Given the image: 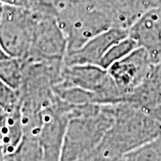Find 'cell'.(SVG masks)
Instances as JSON below:
<instances>
[{
    "mask_svg": "<svg viewBox=\"0 0 161 161\" xmlns=\"http://www.w3.org/2000/svg\"><path fill=\"white\" fill-rule=\"evenodd\" d=\"M115 119V105H80L68 121L60 161L90 158Z\"/></svg>",
    "mask_w": 161,
    "mask_h": 161,
    "instance_id": "2",
    "label": "cell"
},
{
    "mask_svg": "<svg viewBox=\"0 0 161 161\" xmlns=\"http://www.w3.org/2000/svg\"><path fill=\"white\" fill-rule=\"evenodd\" d=\"M160 134V125L143 111L127 102L116 104L113 125L90 159L112 161L124 158Z\"/></svg>",
    "mask_w": 161,
    "mask_h": 161,
    "instance_id": "1",
    "label": "cell"
},
{
    "mask_svg": "<svg viewBox=\"0 0 161 161\" xmlns=\"http://www.w3.org/2000/svg\"><path fill=\"white\" fill-rule=\"evenodd\" d=\"M6 111H4V110L0 108V121L4 118V116H5V115H6Z\"/></svg>",
    "mask_w": 161,
    "mask_h": 161,
    "instance_id": "23",
    "label": "cell"
},
{
    "mask_svg": "<svg viewBox=\"0 0 161 161\" xmlns=\"http://www.w3.org/2000/svg\"><path fill=\"white\" fill-rule=\"evenodd\" d=\"M31 12L34 28L31 46L25 60H64L67 51V42L58 23L57 14L48 10Z\"/></svg>",
    "mask_w": 161,
    "mask_h": 161,
    "instance_id": "5",
    "label": "cell"
},
{
    "mask_svg": "<svg viewBox=\"0 0 161 161\" xmlns=\"http://www.w3.org/2000/svg\"><path fill=\"white\" fill-rule=\"evenodd\" d=\"M129 30L119 27H112L99 33L84 45L73 51L66 52L64 64L66 65L74 64H95L99 65L106 53L115 42L126 38Z\"/></svg>",
    "mask_w": 161,
    "mask_h": 161,
    "instance_id": "11",
    "label": "cell"
},
{
    "mask_svg": "<svg viewBox=\"0 0 161 161\" xmlns=\"http://www.w3.org/2000/svg\"><path fill=\"white\" fill-rule=\"evenodd\" d=\"M124 102L135 106L161 125V63L154 64L143 80Z\"/></svg>",
    "mask_w": 161,
    "mask_h": 161,
    "instance_id": "10",
    "label": "cell"
},
{
    "mask_svg": "<svg viewBox=\"0 0 161 161\" xmlns=\"http://www.w3.org/2000/svg\"><path fill=\"white\" fill-rule=\"evenodd\" d=\"M129 36L154 64L161 63V6L148 9L129 29Z\"/></svg>",
    "mask_w": 161,
    "mask_h": 161,
    "instance_id": "9",
    "label": "cell"
},
{
    "mask_svg": "<svg viewBox=\"0 0 161 161\" xmlns=\"http://www.w3.org/2000/svg\"><path fill=\"white\" fill-rule=\"evenodd\" d=\"M0 133L6 156L13 152L23 136V125L20 105L11 112H6L0 121Z\"/></svg>",
    "mask_w": 161,
    "mask_h": 161,
    "instance_id": "13",
    "label": "cell"
},
{
    "mask_svg": "<svg viewBox=\"0 0 161 161\" xmlns=\"http://www.w3.org/2000/svg\"><path fill=\"white\" fill-rule=\"evenodd\" d=\"M57 96V95H56ZM40 141L44 160L60 161L65 130L69 121L67 104L57 99L40 112Z\"/></svg>",
    "mask_w": 161,
    "mask_h": 161,
    "instance_id": "7",
    "label": "cell"
},
{
    "mask_svg": "<svg viewBox=\"0 0 161 161\" xmlns=\"http://www.w3.org/2000/svg\"><path fill=\"white\" fill-rule=\"evenodd\" d=\"M44 155L40 143V135L24 133L20 143L6 161H43Z\"/></svg>",
    "mask_w": 161,
    "mask_h": 161,
    "instance_id": "14",
    "label": "cell"
},
{
    "mask_svg": "<svg viewBox=\"0 0 161 161\" xmlns=\"http://www.w3.org/2000/svg\"><path fill=\"white\" fill-rule=\"evenodd\" d=\"M108 15L114 27L129 30L148 10L143 0H95Z\"/></svg>",
    "mask_w": 161,
    "mask_h": 161,
    "instance_id": "12",
    "label": "cell"
},
{
    "mask_svg": "<svg viewBox=\"0 0 161 161\" xmlns=\"http://www.w3.org/2000/svg\"><path fill=\"white\" fill-rule=\"evenodd\" d=\"M78 161H92V159H90V158H85V159H81V160H78Z\"/></svg>",
    "mask_w": 161,
    "mask_h": 161,
    "instance_id": "25",
    "label": "cell"
},
{
    "mask_svg": "<svg viewBox=\"0 0 161 161\" xmlns=\"http://www.w3.org/2000/svg\"><path fill=\"white\" fill-rule=\"evenodd\" d=\"M143 1L145 5L148 7V9L161 6V0H143Z\"/></svg>",
    "mask_w": 161,
    "mask_h": 161,
    "instance_id": "19",
    "label": "cell"
},
{
    "mask_svg": "<svg viewBox=\"0 0 161 161\" xmlns=\"http://www.w3.org/2000/svg\"><path fill=\"white\" fill-rule=\"evenodd\" d=\"M25 60L22 58H6L0 59V79L15 91H19L23 81Z\"/></svg>",
    "mask_w": 161,
    "mask_h": 161,
    "instance_id": "15",
    "label": "cell"
},
{
    "mask_svg": "<svg viewBox=\"0 0 161 161\" xmlns=\"http://www.w3.org/2000/svg\"><path fill=\"white\" fill-rule=\"evenodd\" d=\"M6 57H8L7 55H6L5 51L3 50V48H2V47L0 45V59H3V58H6Z\"/></svg>",
    "mask_w": 161,
    "mask_h": 161,
    "instance_id": "21",
    "label": "cell"
},
{
    "mask_svg": "<svg viewBox=\"0 0 161 161\" xmlns=\"http://www.w3.org/2000/svg\"><path fill=\"white\" fill-rule=\"evenodd\" d=\"M136 47H138L136 42L128 35L126 38L115 42L114 45L110 47L109 49L100 61L99 66L108 70L112 64L127 57Z\"/></svg>",
    "mask_w": 161,
    "mask_h": 161,
    "instance_id": "16",
    "label": "cell"
},
{
    "mask_svg": "<svg viewBox=\"0 0 161 161\" xmlns=\"http://www.w3.org/2000/svg\"><path fill=\"white\" fill-rule=\"evenodd\" d=\"M6 154L4 143H3V140L1 137V133H0V161H6Z\"/></svg>",
    "mask_w": 161,
    "mask_h": 161,
    "instance_id": "20",
    "label": "cell"
},
{
    "mask_svg": "<svg viewBox=\"0 0 161 161\" xmlns=\"http://www.w3.org/2000/svg\"><path fill=\"white\" fill-rule=\"evenodd\" d=\"M153 64L149 54L138 47L108 69L111 79L123 93L124 100L143 80Z\"/></svg>",
    "mask_w": 161,
    "mask_h": 161,
    "instance_id": "8",
    "label": "cell"
},
{
    "mask_svg": "<svg viewBox=\"0 0 161 161\" xmlns=\"http://www.w3.org/2000/svg\"><path fill=\"white\" fill-rule=\"evenodd\" d=\"M58 23L73 51L87 41L114 27L108 15L95 0H69L57 12Z\"/></svg>",
    "mask_w": 161,
    "mask_h": 161,
    "instance_id": "3",
    "label": "cell"
},
{
    "mask_svg": "<svg viewBox=\"0 0 161 161\" xmlns=\"http://www.w3.org/2000/svg\"><path fill=\"white\" fill-rule=\"evenodd\" d=\"M3 13H4V5L2 3H0V23H1L2 17H3Z\"/></svg>",
    "mask_w": 161,
    "mask_h": 161,
    "instance_id": "22",
    "label": "cell"
},
{
    "mask_svg": "<svg viewBox=\"0 0 161 161\" xmlns=\"http://www.w3.org/2000/svg\"><path fill=\"white\" fill-rule=\"evenodd\" d=\"M57 84L92 92L98 105H116L124 101L123 93L111 79L108 70L99 65L64 64L61 79Z\"/></svg>",
    "mask_w": 161,
    "mask_h": 161,
    "instance_id": "4",
    "label": "cell"
},
{
    "mask_svg": "<svg viewBox=\"0 0 161 161\" xmlns=\"http://www.w3.org/2000/svg\"><path fill=\"white\" fill-rule=\"evenodd\" d=\"M112 161H125V158H118V159H115V160Z\"/></svg>",
    "mask_w": 161,
    "mask_h": 161,
    "instance_id": "24",
    "label": "cell"
},
{
    "mask_svg": "<svg viewBox=\"0 0 161 161\" xmlns=\"http://www.w3.org/2000/svg\"><path fill=\"white\" fill-rule=\"evenodd\" d=\"M34 28L32 13L25 8L5 6L0 23V45L8 57L26 59Z\"/></svg>",
    "mask_w": 161,
    "mask_h": 161,
    "instance_id": "6",
    "label": "cell"
},
{
    "mask_svg": "<svg viewBox=\"0 0 161 161\" xmlns=\"http://www.w3.org/2000/svg\"><path fill=\"white\" fill-rule=\"evenodd\" d=\"M125 161H161V134L148 143L132 150L125 157Z\"/></svg>",
    "mask_w": 161,
    "mask_h": 161,
    "instance_id": "17",
    "label": "cell"
},
{
    "mask_svg": "<svg viewBox=\"0 0 161 161\" xmlns=\"http://www.w3.org/2000/svg\"><path fill=\"white\" fill-rule=\"evenodd\" d=\"M19 92L0 79V108L6 112H11L19 106Z\"/></svg>",
    "mask_w": 161,
    "mask_h": 161,
    "instance_id": "18",
    "label": "cell"
}]
</instances>
